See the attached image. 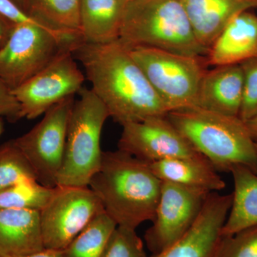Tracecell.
<instances>
[{"mask_svg":"<svg viewBox=\"0 0 257 257\" xmlns=\"http://www.w3.org/2000/svg\"><path fill=\"white\" fill-rule=\"evenodd\" d=\"M72 52L109 117L121 126L168 113L132 56L130 47L119 39L105 44L81 40Z\"/></svg>","mask_w":257,"mask_h":257,"instance_id":"obj_1","label":"cell"},{"mask_svg":"<svg viewBox=\"0 0 257 257\" xmlns=\"http://www.w3.org/2000/svg\"><path fill=\"white\" fill-rule=\"evenodd\" d=\"M103 212L100 199L89 187L57 186L40 211L45 248L62 251Z\"/></svg>","mask_w":257,"mask_h":257,"instance_id":"obj_9","label":"cell"},{"mask_svg":"<svg viewBox=\"0 0 257 257\" xmlns=\"http://www.w3.org/2000/svg\"><path fill=\"white\" fill-rule=\"evenodd\" d=\"M15 257H62V251H56V250L46 249L45 248L40 252L26 255V256Z\"/></svg>","mask_w":257,"mask_h":257,"instance_id":"obj_32","label":"cell"},{"mask_svg":"<svg viewBox=\"0 0 257 257\" xmlns=\"http://www.w3.org/2000/svg\"><path fill=\"white\" fill-rule=\"evenodd\" d=\"M256 152H257V144H256Z\"/></svg>","mask_w":257,"mask_h":257,"instance_id":"obj_36","label":"cell"},{"mask_svg":"<svg viewBox=\"0 0 257 257\" xmlns=\"http://www.w3.org/2000/svg\"><path fill=\"white\" fill-rule=\"evenodd\" d=\"M116 227L105 212L101 213L62 250V257H101Z\"/></svg>","mask_w":257,"mask_h":257,"instance_id":"obj_21","label":"cell"},{"mask_svg":"<svg viewBox=\"0 0 257 257\" xmlns=\"http://www.w3.org/2000/svg\"><path fill=\"white\" fill-rule=\"evenodd\" d=\"M230 172L234 189L222 236H230L257 225V174L241 165L235 166Z\"/></svg>","mask_w":257,"mask_h":257,"instance_id":"obj_20","label":"cell"},{"mask_svg":"<svg viewBox=\"0 0 257 257\" xmlns=\"http://www.w3.org/2000/svg\"><path fill=\"white\" fill-rule=\"evenodd\" d=\"M74 96L52 106L28 133L13 140L31 166L37 182L50 188L57 187Z\"/></svg>","mask_w":257,"mask_h":257,"instance_id":"obj_8","label":"cell"},{"mask_svg":"<svg viewBox=\"0 0 257 257\" xmlns=\"http://www.w3.org/2000/svg\"><path fill=\"white\" fill-rule=\"evenodd\" d=\"M81 40L57 36L37 25H14L0 47V77L13 90Z\"/></svg>","mask_w":257,"mask_h":257,"instance_id":"obj_7","label":"cell"},{"mask_svg":"<svg viewBox=\"0 0 257 257\" xmlns=\"http://www.w3.org/2000/svg\"><path fill=\"white\" fill-rule=\"evenodd\" d=\"M118 150L147 163L203 156L166 116L123 125Z\"/></svg>","mask_w":257,"mask_h":257,"instance_id":"obj_12","label":"cell"},{"mask_svg":"<svg viewBox=\"0 0 257 257\" xmlns=\"http://www.w3.org/2000/svg\"><path fill=\"white\" fill-rule=\"evenodd\" d=\"M250 136L253 142L257 144V112L247 121H244Z\"/></svg>","mask_w":257,"mask_h":257,"instance_id":"obj_31","label":"cell"},{"mask_svg":"<svg viewBox=\"0 0 257 257\" xmlns=\"http://www.w3.org/2000/svg\"><path fill=\"white\" fill-rule=\"evenodd\" d=\"M55 188L42 185L35 179H24L0 191V209H29L40 211L47 205Z\"/></svg>","mask_w":257,"mask_h":257,"instance_id":"obj_23","label":"cell"},{"mask_svg":"<svg viewBox=\"0 0 257 257\" xmlns=\"http://www.w3.org/2000/svg\"><path fill=\"white\" fill-rule=\"evenodd\" d=\"M257 57V16L249 11L235 17L209 47L208 65L241 64Z\"/></svg>","mask_w":257,"mask_h":257,"instance_id":"obj_15","label":"cell"},{"mask_svg":"<svg viewBox=\"0 0 257 257\" xmlns=\"http://www.w3.org/2000/svg\"><path fill=\"white\" fill-rule=\"evenodd\" d=\"M126 0H79L84 42L105 44L119 40Z\"/></svg>","mask_w":257,"mask_h":257,"instance_id":"obj_19","label":"cell"},{"mask_svg":"<svg viewBox=\"0 0 257 257\" xmlns=\"http://www.w3.org/2000/svg\"><path fill=\"white\" fill-rule=\"evenodd\" d=\"M13 26L14 25L0 17V47L3 46L8 40Z\"/></svg>","mask_w":257,"mask_h":257,"instance_id":"obj_30","label":"cell"},{"mask_svg":"<svg viewBox=\"0 0 257 257\" xmlns=\"http://www.w3.org/2000/svg\"><path fill=\"white\" fill-rule=\"evenodd\" d=\"M130 52L168 112L196 107L205 69V57L175 53L153 47H130Z\"/></svg>","mask_w":257,"mask_h":257,"instance_id":"obj_6","label":"cell"},{"mask_svg":"<svg viewBox=\"0 0 257 257\" xmlns=\"http://www.w3.org/2000/svg\"><path fill=\"white\" fill-rule=\"evenodd\" d=\"M167 116L217 172L241 165L257 174L256 143L239 116L199 107L170 111Z\"/></svg>","mask_w":257,"mask_h":257,"instance_id":"obj_3","label":"cell"},{"mask_svg":"<svg viewBox=\"0 0 257 257\" xmlns=\"http://www.w3.org/2000/svg\"><path fill=\"white\" fill-rule=\"evenodd\" d=\"M119 40L130 47H153L206 57L181 0H132L125 8Z\"/></svg>","mask_w":257,"mask_h":257,"instance_id":"obj_4","label":"cell"},{"mask_svg":"<svg viewBox=\"0 0 257 257\" xmlns=\"http://www.w3.org/2000/svg\"><path fill=\"white\" fill-rule=\"evenodd\" d=\"M101 257H148L136 230L117 226Z\"/></svg>","mask_w":257,"mask_h":257,"instance_id":"obj_25","label":"cell"},{"mask_svg":"<svg viewBox=\"0 0 257 257\" xmlns=\"http://www.w3.org/2000/svg\"><path fill=\"white\" fill-rule=\"evenodd\" d=\"M209 193L162 182L160 201L145 240L152 254L177 241L194 224Z\"/></svg>","mask_w":257,"mask_h":257,"instance_id":"obj_11","label":"cell"},{"mask_svg":"<svg viewBox=\"0 0 257 257\" xmlns=\"http://www.w3.org/2000/svg\"><path fill=\"white\" fill-rule=\"evenodd\" d=\"M20 8L28 12V0H13Z\"/></svg>","mask_w":257,"mask_h":257,"instance_id":"obj_33","label":"cell"},{"mask_svg":"<svg viewBox=\"0 0 257 257\" xmlns=\"http://www.w3.org/2000/svg\"><path fill=\"white\" fill-rule=\"evenodd\" d=\"M216 257H257V225L222 236Z\"/></svg>","mask_w":257,"mask_h":257,"instance_id":"obj_26","label":"cell"},{"mask_svg":"<svg viewBox=\"0 0 257 257\" xmlns=\"http://www.w3.org/2000/svg\"><path fill=\"white\" fill-rule=\"evenodd\" d=\"M198 41L209 51L235 17L257 8V0H181Z\"/></svg>","mask_w":257,"mask_h":257,"instance_id":"obj_16","label":"cell"},{"mask_svg":"<svg viewBox=\"0 0 257 257\" xmlns=\"http://www.w3.org/2000/svg\"><path fill=\"white\" fill-rule=\"evenodd\" d=\"M243 92L241 64L218 66L206 71L198 91L196 107L239 116Z\"/></svg>","mask_w":257,"mask_h":257,"instance_id":"obj_14","label":"cell"},{"mask_svg":"<svg viewBox=\"0 0 257 257\" xmlns=\"http://www.w3.org/2000/svg\"><path fill=\"white\" fill-rule=\"evenodd\" d=\"M27 179H36L31 166L13 140L0 147V191Z\"/></svg>","mask_w":257,"mask_h":257,"instance_id":"obj_24","label":"cell"},{"mask_svg":"<svg viewBox=\"0 0 257 257\" xmlns=\"http://www.w3.org/2000/svg\"><path fill=\"white\" fill-rule=\"evenodd\" d=\"M126 1L127 2V3H128V2L132 1V0H126Z\"/></svg>","mask_w":257,"mask_h":257,"instance_id":"obj_35","label":"cell"},{"mask_svg":"<svg viewBox=\"0 0 257 257\" xmlns=\"http://www.w3.org/2000/svg\"><path fill=\"white\" fill-rule=\"evenodd\" d=\"M149 165L162 182L209 193L219 192L226 187L224 179L204 156L170 159Z\"/></svg>","mask_w":257,"mask_h":257,"instance_id":"obj_18","label":"cell"},{"mask_svg":"<svg viewBox=\"0 0 257 257\" xmlns=\"http://www.w3.org/2000/svg\"><path fill=\"white\" fill-rule=\"evenodd\" d=\"M78 94L69 118L57 187H89L100 167L101 135L109 112L92 89L83 87Z\"/></svg>","mask_w":257,"mask_h":257,"instance_id":"obj_5","label":"cell"},{"mask_svg":"<svg viewBox=\"0 0 257 257\" xmlns=\"http://www.w3.org/2000/svg\"><path fill=\"white\" fill-rule=\"evenodd\" d=\"M73 48L62 51L38 74L12 90L20 104L21 118L36 119L84 87L86 76L79 68Z\"/></svg>","mask_w":257,"mask_h":257,"instance_id":"obj_10","label":"cell"},{"mask_svg":"<svg viewBox=\"0 0 257 257\" xmlns=\"http://www.w3.org/2000/svg\"><path fill=\"white\" fill-rule=\"evenodd\" d=\"M10 120L21 119L20 104L6 84L0 77V118Z\"/></svg>","mask_w":257,"mask_h":257,"instance_id":"obj_29","label":"cell"},{"mask_svg":"<svg viewBox=\"0 0 257 257\" xmlns=\"http://www.w3.org/2000/svg\"><path fill=\"white\" fill-rule=\"evenodd\" d=\"M3 132H4V123H3V119L0 118V136H1Z\"/></svg>","mask_w":257,"mask_h":257,"instance_id":"obj_34","label":"cell"},{"mask_svg":"<svg viewBox=\"0 0 257 257\" xmlns=\"http://www.w3.org/2000/svg\"><path fill=\"white\" fill-rule=\"evenodd\" d=\"M162 184L149 163L118 150L103 152L100 167L89 187L117 226L136 230L153 219Z\"/></svg>","mask_w":257,"mask_h":257,"instance_id":"obj_2","label":"cell"},{"mask_svg":"<svg viewBox=\"0 0 257 257\" xmlns=\"http://www.w3.org/2000/svg\"><path fill=\"white\" fill-rule=\"evenodd\" d=\"M44 249L40 211L0 209V256H26Z\"/></svg>","mask_w":257,"mask_h":257,"instance_id":"obj_17","label":"cell"},{"mask_svg":"<svg viewBox=\"0 0 257 257\" xmlns=\"http://www.w3.org/2000/svg\"><path fill=\"white\" fill-rule=\"evenodd\" d=\"M28 12L53 28L82 34L79 0H28Z\"/></svg>","mask_w":257,"mask_h":257,"instance_id":"obj_22","label":"cell"},{"mask_svg":"<svg viewBox=\"0 0 257 257\" xmlns=\"http://www.w3.org/2000/svg\"><path fill=\"white\" fill-rule=\"evenodd\" d=\"M241 65L243 72V92L239 117L246 121L257 112V57Z\"/></svg>","mask_w":257,"mask_h":257,"instance_id":"obj_28","label":"cell"},{"mask_svg":"<svg viewBox=\"0 0 257 257\" xmlns=\"http://www.w3.org/2000/svg\"><path fill=\"white\" fill-rule=\"evenodd\" d=\"M232 197V193H209L190 229L162 252L150 257H216Z\"/></svg>","mask_w":257,"mask_h":257,"instance_id":"obj_13","label":"cell"},{"mask_svg":"<svg viewBox=\"0 0 257 257\" xmlns=\"http://www.w3.org/2000/svg\"><path fill=\"white\" fill-rule=\"evenodd\" d=\"M0 17L13 25H37L57 36L64 37V38L76 40L79 35V32L61 30L47 25V23L35 18L28 12L20 8L13 0H0Z\"/></svg>","mask_w":257,"mask_h":257,"instance_id":"obj_27","label":"cell"}]
</instances>
